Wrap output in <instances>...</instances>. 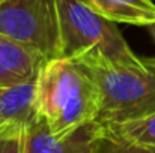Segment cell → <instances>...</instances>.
<instances>
[{"label": "cell", "mask_w": 155, "mask_h": 153, "mask_svg": "<svg viewBox=\"0 0 155 153\" xmlns=\"http://www.w3.org/2000/svg\"><path fill=\"white\" fill-rule=\"evenodd\" d=\"M100 123L92 122L71 134L53 135L47 122L36 116L26 131V153H92Z\"/></svg>", "instance_id": "5b68a950"}, {"label": "cell", "mask_w": 155, "mask_h": 153, "mask_svg": "<svg viewBox=\"0 0 155 153\" xmlns=\"http://www.w3.org/2000/svg\"><path fill=\"white\" fill-rule=\"evenodd\" d=\"M100 134L136 147L155 150V113L136 120L100 125Z\"/></svg>", "instance_id": "9c48e42d"}, {"label": "cell", "mask_w": 155, "mask_h": 153, "mask_svg": "<svg viewBox=\"0 0 155 153\" xmlns=\"http://www.w3.org/2000/svg\"><path fill=\"white\" fill-rule=\"evenodd\" d=\"M0 33L39 51L47 62L60 59L57 0H0Z\"/></svg>", "instance_id": "277c9868"}, {"label": "cell", "mask_w": 155, "mask_h": 153, "mask_svg": "<svg viewBox=\"0 0 155 153\" xmlns=\"http://www.w3.org/2000/svg\"><path fill=\"white\" fill-rule=\"evenodd\" d=\"M100 90L91 75L75 62L54 59L47 62L38 75L36 111L53 135L62 137L97 122Z\"/></svg>", "instance_id": "6da1fadb"}, {"label": "cell", "mask_w": 155, "mask_h": 153, "mask_svg": "<svg viewBox=\"0 0 155 153\" xmlns=\"http://www.w3.org/2000/svg\"><path fill=\"white\" fill-rule=\"evenodd\" d=\"M148 29H149V33H151L152 39L155 41V24H152V26H149ZM142 60L145 62V65H148L149 68H152V69L155 71V56H154V57H149V59H142Z\"/></svg>", "instance_id": "7c38bea8"}, {"label": "cell", "mask_w": 155, "mask_h": 153, "mask_svg": "<svg viewBox=\"0 0 155 153\" xmlns=\"http://www.w3.org/2000/svg\"><path fill=\"white\" fill-rule=\"evenodd\" d=\"M60 59L92 60L125 69L145 63L128 47L116 23L92 11L81 0H57Z\"/></svg>", "instance_id": "7a4b0ae2"}, {"label": "cell", "mask_w": 155, "mask_h": 153, "mask_svg": "<svg viewBox=\"0 0 155 153\" xmlns=\"http://www.w3.org/2000/svg\"><path fill=\"white\" fill-rule=\"evenodd\" d=\"M38 77L17 86L0 89V128L29 126L38 116L36 111Z\"/></svg>", "instance_id": "52a82bcc"}, {"label": "cell", "mask_w": 155, "mask_h": 153, "mask_svg": "<svg viewBox=\"0 0 155 153\" xmlns=\"http://www.w3.org/2000/svg\"><path fill=\"white\" fill-rule=\"evenodd\" d=\"M92 11L113 23L133 26L155 24V3L152 0H81Z\"/></svg>", "instance_id": "ba28073f"}, {"label": "cell", "mask_w": 155, "mask_h": 153, "mask_svg": "<svg viewBox=\"0 0 155 153\" xmlns=\"http://www.w3.org/2000/svg\"><path fill=\"white\" fill-rule=\"evenodd\" d=\"M26 126L0 128V153H26Z\"/></svg>", "instance_id": "30bf717a"}, {"label": "cell", "mask_w": 155, "mask_h": 153, "mask_svg": "<svg viewBox=\"0 0 155 153\" xmlns=\"http://www.w3.org/2000/svg\"><path fill=\"white\" fill-rule=\"evenodd\" d=\"M92 153H155V150L149 149H142V147H136L113 138H108L105 135H101L97 138Z\"/></svg>", "instance_id": "8fae6325"}, {"label": "cell", "mask_w": 155, "mask_h": 153, "mask_svg": "<svg viewBox=\"0 0 155 153\" xmlns=\"http://www.w3.org/2000/svg\"><path fill=\"white\" fill-rule=\"evenodd\" d=\"M75 63L91 75L100 90L97 123H120L155 113V71L148 65L142 69H125L92 60Z\"/></svg>", "instance_id": "3957f363"}, {"label": "cell", "mask_w": 155, "mask_h": 153, "mask_svg": "<svg viewBox=\"0 0 155 153\" xmlns=\"http://www.w3.org/2000/svg\"><path fill=\"white\" fill-rule=\"evenodd\" d=\"M45 63L39 51L0 33V89L36 78Z\"/></svg>", "instance_id": "8992f818"}]
</instances>
